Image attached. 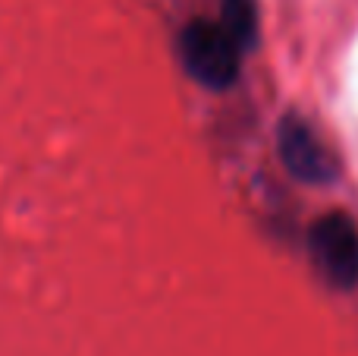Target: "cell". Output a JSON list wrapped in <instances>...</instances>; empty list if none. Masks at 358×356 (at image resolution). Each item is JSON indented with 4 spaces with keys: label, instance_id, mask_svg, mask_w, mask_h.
<instances>
[{
    "label": "cell",
    "instance_id": "1",
    "mask_svg": "<svg viewBox=\"0 0 358 356\" xmlns=\"http://www.w3.org/2000/svg\"><path fill=\"white\" fill-rule=\"evenodd\" d=\"M179 54L195 82L208 88H229L239 79V44L223 32V25H214L208 19H195L179 35Z\"/></svg>",
    "mask_w": 358,
    "mask_h": 356
},
{
    "label": "cell",
    "instance_id": "2",
    "mask_svg": "<svg viewBox=\"0 0 358 356\" xmlns=\"http://www.w3.org/2000/svg\"><path fill=\"white\" fill-rule=\"evenodd\" d=\"M311 259L334 287L352 290L358 284V224L349 214L330 212L311 224Z\"/></svg>",
    "mask_w": 358,
    "mask_h": 356
},
{
    "label": "cell",
    "instance_id": "3",
    "mask_svg": "<svg viewBox=\"0 0 358 356\" xmlns=\"http://www.w3.org/2000/svg\"><path fill=\"white\" fill-rule=\"evenodd\" d=\"M277 149H280L283 167L302 183L324 186V183H334L336 174H340V167H336L334 155L327 151V145L317 139L311 123L302 120L299 114H286V117L280 120Z\"/></svg>",
    "mask_w": 358,
    "mask_h": 356
},
{
    "label": "cell",
    "instance_id": "4",
    "mask_svg": "<svg viewBox=\"0 0 358 356\" xmlns=\"http://www.w3.org/2000/svg\"><path fill=\"white\" fill-rule=\"evenodd\" d=\"M220 25L239 50H252L258 44V0H223Z\"/></svg>",
    "mask_w": 358,
    "mask_h": 356
}]
</instances>
